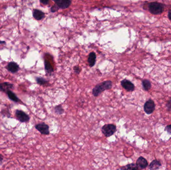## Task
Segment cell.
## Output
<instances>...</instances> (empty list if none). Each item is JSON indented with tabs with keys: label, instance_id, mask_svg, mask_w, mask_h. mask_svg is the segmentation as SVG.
<instances>
[{
	"label": "cell",
	"instance_id": "24",
	"mask_svg": "<svg viewBox=\"0 0 171 170\" xmlns=\"http://www.w3.org/2000/svg\"><path fill=\"white\" fill-rule=\"evenodd\" d=\"M165 130L171 134V125H167V126L165 127Z\"/></svg>",
	"mask_w": 171,
	"mask_h": 170
},
{
	"label": "cell",
	"instance_id": "25",
	"mask_svg": "<svg viewBox=\"0 0 171 170\" xmlns=\"http://www.w3.org/2000/svg\"><path fill=\"white\" fill-rule=\"evenodd\" d=\"M40 2L44 5H47V4H48L49 1H46V0L45 1H40Z\"/></svg>",
	"mask_w": 171,
	"mask_h": 170
},
{
	"label": "cell",
	"instance_id": "16",
	"mask_svg": "<svg viewBox=\"0 0 171 170\" xmlns=\"http://www.w3.org/2000/svg\"><path fill=\"white\" fill-rule=\"evenodd\" d=\"M45 71L46 72L50 75L54 71L52 65L51 64V63L47 60H45Z\"/></svg>",
	"mask_w": 171,
	"mask_h": 170
},
{
	"label": "cell",
	"instance_id": "2",
	"mask_svg": "<svg viewBox=\"0 0 171 170\" xmlns=\"http://www.w3.org/2000/svg\"><path fill=\"white\" fill-rule=\"evenodd\" d=\"M148 9L149 12L153 15H160L164 11L165 6L162 3L157 2H151L149 4Z\"/></svg>",
	"mask_w": 171,
	"mask_h": 170
},
{
	"label": "cell",
	"instance_id": "14",
	"mask_svg": "<svg viewBox=\"0 0 171 170\" xmlns=\"http://www.w3.org/2000/svg\"><path fill=\"white\" fill-rule=\"evenodd\" d=\"M117 170H140L136 164L131 163L125 166L121 167Z\"/></svg>",
	"mask_w": 171,
	"mask_h": 170
},
{
	"label": "cell",
	"instance_id": "4",
	"mask_svg": "<svg viewBox=\"0 0 171 170\" xmlns=\"http://www.w3.org/2000/svg\"><path fill=\"white\" fill-rule=\"evenodd\" d=\"M15 116L17 119L22 123H27L29 121V116L26 114L25 112L20 110H17L15 112Z\"/></svg>",
	"mask_w": 171,
	"mask_h": 170
},
{
	"label": "cell",
	"instance_id": "18",
	"mask_svg": "<svg viewBox=\"0 0 171 170\" xmlns=\"http://www.w3.org/2000/svg\"><path fill=\"white\" fill-rule=\"evenodd\" d=\"M8 97L11 100L14 101L15 102H18L20 101V99L16 95L11 91H8L7 92Z\"/></svg>",
	"mask_w": 171,
	"mask_h": 170
},
{
	"label": "cell",
	"instance_id": "26",
	"mask_svg": "<svg viewBox=\"0 0 171 170\" xmlns=\"http://www.w3.org/2000/svg\"><path fill=\"white\" fill-rule=\"evenodd\" d=\"M168 17L169 20L171 21V10L169 11L168 14Z\"/></svg>",
	"mask_w": 171,
	"mask_h": 170
},
{
	"label": "cell",
	"instance_id": "1",
	"mask_svg": "<svg viewBox=\"0 0 171 170\" xmlns=\"http://www.w3.org/2000/svg\"><path fill=\"white\" fill-rule=\"evenodd\" d=\"M112 86V81L111 80H107L101 83L98 84L93 89V95L95 97H97L105 91L111 89Z\"/></svg>",
	"mask_w": 171,
	"mask_h": 170
},
{
	"label": "cell",
	"instance_id": "23",
	"mask_svg": "<svg viewBox=\"0 0 171 170\" xmlns=\"http://www.w3.org/2000/svg\"><path fill=\"white\" fill-rule=\"evenodd\" d=\"M59 7H58L56 4L53 6L52 7H51V11L52 13H55V12H57V11H59Z\"/></svg>",
	"mask_w": 171,
	"mask_h": 170
},
{
	"label": "cell",
	"instance_id": "21",
	"mask_svg": "<svg viewBox=\"0 0 171 170\" xmlns=\"http://www.w3.org/2000/svg\"><path fill=\"white\" fill-rule=\"evenodd\" d=\"M166 106L168 111L169 112H170V113H171V99L167 101Z\"/></svg>",
	"mask_w": 171,
	"mask_h": 170
},
{
	"label": "cell",
	"instance_id": "13",
	"mask_svg": "<svg viewBox=\"0 0 171 170\" xmlns=\"http://www.w3.org/2000/svg\"><path fill=\"white\" fill-rule=\"evenodd\" d=\"M97 56L94 52H91L89 55L88 62L89 65L91 68L94 67L96 61Z\"/></svg>",
	"mask_w": 171,
	"mask_h": 170
},
{
	"label": "cell",
	"instance_id": "9",
	"mask_svg": "<svg viewBox=\"0 0 171 170\" xmlns=\"http://www.w3.org/2000/svg\"><path fill=\"white\" fill-rule=\"evenodd\" d=\"M136 165L139 169H144L148 166V162L146 159L141 156L137 160Z\"/></svg>",
	"mask_w": 171,
	"mask_h": 170
},
{
	"label": "cell",
	"instance_id": "20",
	"mask_svg": "<svg viewBox=\"0 0 171 170\" xmlns=\"http://www.w3.org/2000/svg\"><path fill=\"white\" fill-rule=\"evenodd\" d=\"M36 79L37 83L41 85H46L48 83V81H47L45 79H43L42 77H37Z\"/></svg>",
	"mask_w": 171,
	"mask_h": 170
},
{
	"label": "cell",
	"instance_id": "22",
	"mask_svg": "<svg viewBox=\"0 0 171 170\" xmlns=\"http://www.w3.org/2000/svg\"><path fill=\"white\" fill-rule=\"evenodd\" d=\"M73 69L74 72L77 75H79V73H80L81 71L80 68L78 66H75V67H74Z\"/></svg>",
	"mask_w": 171,
	"mask_h": 170
},
{
	"label": "cell",
	"instance_id": "19",
	"mask_svg": "<svg viewBox=\"0 0 171 170\" xmlns=\"http://www.w3.org/2000/svg\"><path fill=\"white\" fill-rule=\"evenodd\" d=\"M54 111L57 114L61 115L64 112V110L61 105H57L54 108Z\"/></svg>",
	"mask_w": 171,
	"mask_h": 170
},
{
	"label": "cell",
	"instance_id": "6",
	"mask_svg": "<svg viewBox=\"0 0 171 170\" xmlns=\"http://www.w3.org/2000/svg\"><path fill=\"white\" fill-rule=\"evenodd\" d=\"M35 128L42 135H49V126L44 122L37 124L35 125Z\"/></svg>",
	"mask_w": 171,
	"mask_h": 170
},
{
	"label": "cell",
	"instance_id": "17",
	"mask_svg": "<svg viewBox=\"0 0 171 170\" xmlns=\"http://www.w3.org/2000/svg\"><path fill=\"white\" fill-rule=\"evenodd\" d=\"M142 86L143 89H144L145 91H148L151 89L152 84L149 80L144 79L142 81Z\"/></svg>",
	"mask_w": 171,
	"mask_h": 170
},
{
	"label": "cell",
	"instance_id": "8",
	"mask_svg": "<svg viewBox=\"0 0 171 170\" xmlns=\"http://www.w3.org/2000/svg\"><path fill=\"white\" fill-rule=\"evenodd\" d=\"M54 2L59 9H65L69 8L72 3V1L70 0H56Z\"/></svg>",
	"mask_w": 171,
	"mask_h": 170
},
{
	"label": "cell",
	"instance_id": "7",
	"mask_svg": "<svg viewBox=\"0 0 171 170\" xmlns=\"http://www.w3.org/2000/svg\"><path fill=\"white\" fill-rule=\"evenodd\" d=\"M121 84L125 89H126L127 91L132 92L135 90V85L130 80L124 79L121 82Z\"/></svg>",
	"mask_w": 171,
	"mask_h": 170
},
{
	"label": "cell",
	"instance_id": "27",
	"mask_svg": "<svg viewBox=\"0 0 171 170\" xmlns=\"http://www.w3.org/2000/svg\"><path fill=\"white\" fill-rule=\"evenodd\" d=\"M3 160V157L0 154V164L2 162Z\"/></svg>",
	"mask_w": 171,
	"mask_h": 170
},
{
	"label": "cell",
	"instance_id": "28",
	"mask_svg": "<svg viewBox=\"0 0 171 170\" xmlns=\"http://www.w3.org/2000/svg\"><path fill=\"white\" fill-rule=\"evenodd\" d=\"M6 44L5 41H0V44Z\"/></svg>",
	"mask_w": 171,
	"mask_h": 170
},
{
	"label": "cell",
	"instance_id": "10",
	"mask_svg": "<svg viewBox=\"0 0 171 170\" xmlns=\"http://www.w3.org/2000/svg\"><path fill=\"white\" fill-rule=\"evenodd\" d=\"M19 66L15 62H10L7 66V69L11 73H15L19 70Z\"/></svg>",
	"mask_w": 171,
	"mask_h": 170
},
{
	"label": "cell",
	"instance_id": "5",
	"mask_svg": "<svg viewBox=\"0 0 171 170\" xmlns=\"http://www.w3.org/2000/svg\"><path fill=\"white\" fill-rule=\"evenodd\" d=\"M155 106L156 105L154 101L150 99L145 103L144 110L147 114H151L155 110Z\"/></svg>",
	"mask_w": 171,
	"mask_h": 170
},
{
	"label": "cell",
	"instance_id": "15",
	"mask_svg": "<svg viewBox=\"0 0 171 170\" xmlns=\"http://www.w3.org/2000/svg\"><path fill=\"white\" fill-rule=\"evenodd\" d=\"M162 166L160 161L157 160H154L150 163L149 165V168L151 170H157L159 169L161 166Z\"/></svg>",
	"mask_w": 171,
	"mask_h": 170
},
{
	"label": "cell",
	"instance_id": "11",
	"mask_svg": "<svg viewBox=\"0 0 171 170\" xmlns=\"http://www.w3.org/2000/svg\"><path fill=\"white\" fill-rule=\"evenodd\" d=\"M13 88V84L10 83L6 82V83H0V91H1L7 92L8 91H11V89Z\"/></svg>",
	"mask_w": 171,
	"mask_h": 170
},
{
	"label": "cell",
	"instance_id": "3",
	"mask_svg": "<svg viewBox=\"0 0 171 170\" xmlns=\"http://www.w3.org/2000/svg\"><path fill=\"white\" fill-rule=\"evenodd\" d=\"M117 131V127L113 124H107L102 127V132L105 137H110L113 135Z\"/></svg>",
	"mask_w": 171,
	"mask_h": 170
},
{
	"label": "cell",
	"instance_id": "12",
	"mask_svg": "<svg viewBox=\"0 0 171 170\" xmlns=\"http://www.w3.org/2000/svg\"><path fill=\"white\" fill-rule=\"evenodd\" d=\"M33 16L38 21L43 20L45 17V14L44 13L38 9L34 10Z\"/></svg>",
	"mask_w": 171,
	"mask_h": 170
}]
</instances>
